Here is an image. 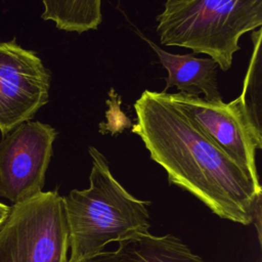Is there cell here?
<instances>
[{
	"label": "cell",
	"instance_id": "3",
	"mask_svg": "<svg viewBox=\"0 0 262 262\" xmlns=\"http://www.w3.org/2000/svg\"><path fill=\"white\" fill-rule=\"evenodd\" d=\"M157 20L161 44L208 54L226 72L239 38L261 27L262 0H166Z\"/></svg>",
	"mask_w": 262,
	"mask_h": 262
},
{
	"label": "cell",
	"instance_id": "12",
	"mask_svg": "<svg viewBox=\"0 0 262 262\" xmlns=\"http://www.w3.org/2000/svg\"><path fill=\"white\" fill-rule=\"evenodd\" d=\"M8 210H9V206H7V205H5V204L0 202V222L6 216V214L8 213Z\"/></svg>",
	"mask_w": 262,
	"mask_h": 262
},
{
	"label": "cell",
	"instance_id": "4",
	"mask_svg": "<svg viewBox=\"0 0 262 262\" xmlns=\"http://www.w3.org/2000/svg\"><path fill=\"white\" fill-rule=\"evenodd\" d=\"M69 229L62 196L41 191L9 206L0 222V262H68Z\"/></svg>",
	"mask_w": 262,
	"mask_h": 262
},
{
	"label": "cell",
	"instance_id": "8",
	"mask_svg": "<svg viewBox=\"0 0 262 262\" xmlns=\"http://www.w3.org/2000/svg\"><path fill=\"white\" fill-rule=\"evenodd\" d=\"M159 56L160 62L167 70L166 87L163 92L171 87H176L179 92L190 96L205 95L204 99L211 102H221L222 95L218 89V64L211 57L200 58L193 54H174L165 51L156 43L138 33Z\"/></svg>",
	"mask_w": 262,
	"mask_h": 262
},
{
	"label": "cell",
	"instance_id": "5",
	"mask_svg": "<svg viewBox=\"0 0 262 262\" xmlns=\"http://www.w3.org/2000/svg\"><path fill=\"white\" fill-rule=\"evenodd\" d=\"M168 97L262 190L256 165V151L262 148V130L254 121L244 89L230 102H211L182 92L168 93Z\"/></svg>",
	"mask_w": 262,
	"mask_h": 262
},
{
	"label": "cell",
	"instance_id": "11",
	"mask_svg": "<svg viewBox=\"0 0 262 262\" xmlns=\"http://www.w3.org/2000/svg\"><path fill=\"white\" fill-rule=\"evenodd\" d=\"M253 52L250 59L243 89L249 92V103L255 123L261 129V29L252 31Z\"/></svg>",
	"mask_w": 262,
	"mask_h": 262
},
{
	"label": "cell",
	"instance_id": "10",
	"mask_svg": "<svg viewBox=\"0 0 262 262\" xmlns=\"http://www.w3.org/2000/svg\"><path fill=\"white\" fill-rule=\"evenodd\" d=\"M41 17L58 30L84 33L96 30L102 20L101 0H42Z\"/></svg>",
	"mask_w": 262,
	"mask_h": 262
},
{
	"label": "cell",
	"instance_id": "6",
	"mask_svg": "<svg viewBox=\"0 0 262 262\" xmlns=\"http://www.w3.org/2000/svg\"><path fill=\"white\" fill-rule=\"evenodd\" d=\"M57 131L26 121L0 139V198L12 205L43 191Z\"/></svg>",
	"mask_w": 262,
	"mask_h": 262
},
{
	"label": "cell",
	"instance_id": "1",
	"mask_svg": "<svg viewBox=\"0 0 262 262\" xmlns=\"http://www.w3.org/2000/svg\"><path fill=\"white\" fill-rule=\"evenodd\" d=\"M134 111L132 132L140 137L150 159L166 171L170 184L190 192L222 219L252 224L262 190L167 92L144 90Z\"/></svg>",
	"mask_w": 262,
	"mask_h": 262
},
{
	"label": "cell",
	"instance_id": "9",
	"mask_svg": "<svg viewBox=\"0 0 262 262\" xmlns=\"http://www.w3.org/2000/svg\"><path fill=\"white\" fill-rule=\"evenodd\" d=\"M78 262H205L182 239L173 234L150 232L118 243L112 251H101Z\"/></svg>",
	"mask_w": 262,
	"mask_h": 262
},
{
	"label": "cell",
	"instance_id": "7",
	"mask_svg": "<svg viewBox=\"0 0 262 262\" xmlns=\"http://www.w3.org/2000/svg\"><path fill=\"white\" fill-rule=\"evenodd\" d=\"M50 72L33 50L15 39L0 42V132L31 120L48 102Z\"/></svg>",
	"mask_w": 262,
	"mask_h": 262
},
{
	"label": "cell",
	"instance_id": "2",
	"mask_svg": "<svg viewBox=\"0 0 262 262\" xmlns=\"http://www.w3.org/2000/svg\"><path fill=\"white\" fill-rule=\"evenodd\" d=\"M89 187L72 189L62 196L69 229V260L78 262L121 242L149 232L150 202L126 190L113 176L105 157L94 146Z\"/></svg>",
	"mask_w": 262,
	"mask_h": 262
}]
</instances>
